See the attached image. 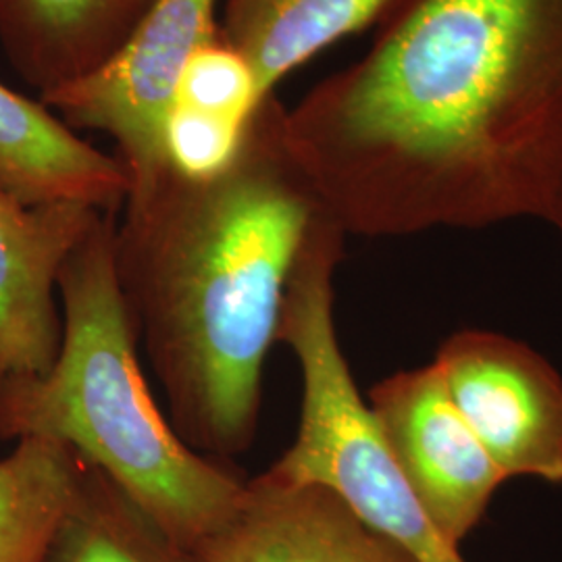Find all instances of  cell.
Returning <instances> with one entry per match:
<instances>
[{"label":"cell","instance_id":"2e32d148","mask_svg":"<svg viewBox=\"0 0 562 562\" xmlns=\"http://www.w3.org/2000/svg\"><path fill=\"white\" fill-rule=\"evenodd\" d=\"M246 123L176 104L165 130L167 171L206 176L222 169L236 155Z\"/></svg>","mask_w":562,"mask_h":562},{"label":"cell","instance_id":"ba28073f","mask_svg":"<svg viewBox=\"0 0 562 562\" xmlns=\"http://www.w3.org/2000/svg\"><path fill=\"white\" fill-rule=\"evenodd\" d=\"M102 211L27 206L0 190V383L41 378L59 355L63 262Z\"/></svg>","mask_w":562,"mask_h":562},{"label":"cell","instance_id":"52a82bcc","mask_svg":"<svg viewBox=\"0 0 562 562\" xmlns=\"http://www.w3.org/2000/svg\"><path fill=\"white\" fill-rule=\"evenodd\" d=\"M367 404L427 515L462 546L508 480L450 401L434 362L373 385Z\"/></svg>","mask_w":562,"mask_h":562},{"label":"cell","instance_id":"9a60e30c","mask_svg":"<svg viewBox=\"0 0 562 562\" xmlns=\"http://www.w3.org/2000/svg\"><path fill=\"white\" fill-rule=\"evenodd\" d=\"M259 102L261 97L248 63L223 41L222 30L186 65L176 94L180 106L236 120H248Z\"/></svg>","mask_w":562,"mask_h":562},{"label":"cell","instance_id":"4fadbf2b","mask_svg":"<svg viewBox=\"0 0 562 562\" xmlns=\"http://www.w3.org/2000/svg\"><path fill=\"white\" fill-rule=\"evenodd\" d=\"M80 454L69 446L23 438L0 461V562H44L76 501Z\"/></svg>","mask_w":562,"mask_h":562},{"label":"cell","instance_id":"7c38bea8","mask_svg":"<svg viewBox=\"0 0 562 562\" xmlns=\"http://www.w3.org/2000/svg\"><path fill=\"white\" fill-rule=\"evenodd\" d=\"M392 0H223L222 38L248 63L259 97L336 42L375 27Z\"/></svg>","mask_w":562,"mask_h":562},{"label":"cell","instance_id":"5bb4252c","mask_svg":"<svg viewBox=\"0 0 562 562\" xmlns=\"http://www.w3.org/2000/svg\"><path fill=\"white\" fill-rule=\"evenodd\" d=\"M44 562H194V557L171 542L99 467L83 461L76 501Z\"/></svg>","mask_w":562,"mask_h":562},{"label":"cell","instance_id":"6da1fadb","mask_svg":"<svg viewBox=\"0 0 562 562\" xmlns=\"http://www.w3.org/2000/svg\"><path fill=\"white\" fill-rule=\"evenodd\" d=\"M283 140L346 236L546 222L562 180V0H392Z\"/></svg>","mask_w":562,"mask_h":562},{"label":"cell","instance_id":"7a4b0ae2","mask_svg":"<svg viewBox=\"0 0 562 562\" xmlns=\"http://www.w3.org/2000/svg\"><path fill=\"white\" fill-rule=\"evenodd\" d=\"M283 115L278 94L262 99L222 169L132 183L115 223V276L167 419L215 461L255 442L285 288L327 215L285 146Z\"/></svg>","mask_w":562,"mask_h":562},{"label":"cell","instance_id":"30bf717a","mask_svg":"<svg viewBox=\"0 0 562 562\" xmlns=\"http://www.w3.org/2000/svg\"><path fill=\"white\" fill-rule=\"evenodd\" d=\"M0 190L27 206L81 204L120 213L130 171L44 102L0 83Z\"/></svg>","mask_w":562,"mask_h":562},{"label":"cell","instance_id":"8992f818","mask_svg":"<svg viewBox=\"0 0 562 562\" xmlns=\"http://www.w3.org/2000/svg\"><path fill=\"white\" fill-rule=\"evenodd\" d=\"M431 362L506 480L562 483V380L550 362L483 329L450 336Z\"/></svg>","mask_w":562,"mask_h":562},{"label":"cell","instance_id":"5b68a950","mask_svg":"<svg viewBox=\"0 0 562 562\" xmlns=\"http://www.w3.org/2000/svg\"><path fill=\"white\" fill-rule=\"evenodd\" d=\"M217 0H155L120 55L90 78L38 97L76 132L117 144L130 186L167 171L165 130L181 74L220 36Z\"/></svg>","mask_w":562,"mask_h":562},{"label":"cell","instance_id":"3957f363","mask_svg":"<svg viewBox=\"0 0 562 562\" xmlns=\"http://www.w3.org/2000/svg\"><path fill=\"white\" fill-rule=\"evenodd\" d=\"M115 215L101 213L60 267L50 371L0 383V438L69 446L194 554L236 510L246 482L183 442L148 390L115 276Z\"/></svg>","mask_w":562,"mask_h":562},{"label":"cell","instance_id":"9c48e42d","mask_svg":"<svg viewBox=\"0 0 562 562\" xmlns=\"http://www.w3.org/2000/svg\"><path fill=\"white\" fill-rule=\"evenodd\" d=\"M194 562H413L317 483L262 473L236 510L194 550Z\"/></svg>","mask_w":562,"mask_h":562},{"label":"cell","instance_id":"8fae6325","mask_svg":"<svg viewBox=\"0 0 562 562\" xmlns=\"http://www.w3.org/2000/svg\"><path fill=\"white\" fill-rule=\"evenodd\" d=\"M155 0H0V48L44 97L101 71Z\"/></svg>","mask_w":562,"mask_h":562},{"label":"cell","instance_id":"e0dca14e","mask_svg":"<svg viewBox=\"0 0 562 562\" xmlns=\"http://www.w3.org/2000/svg\"><path fill=\"white\" fill-rule=\"evenodd\" d=\"M546 222L550 223L562 238V180L561 183H559V188H557V194H554V199H552V204H550V211H548Z\"/></svg>","mask_w":562,"mask_h":562},{"label":"cell","instance_id":"277c9868","mask_svg":"<svg viewBox=\"0 0 562 562\" xmlns=\"http://www.w3.org/2000/svg\"><path fill=\"white\" fill-rule=\"evenodd\" d=\"M278 341L301 367V425L265 473L331 490L413 562H467L404 480L357 390L336 331L329 273L302 271L290 281Z\"/></svg>","mask_w":562,"mask_h":562}]
</instances>
